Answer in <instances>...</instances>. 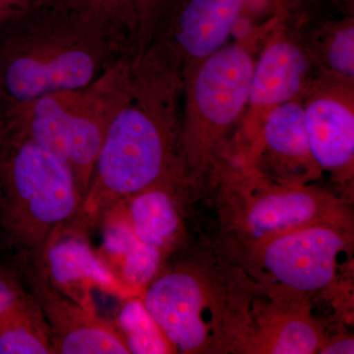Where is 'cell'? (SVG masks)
I'll use <instances>...</instances> for the list:
<instances>
[{
	"label": "cell",
	"instance_id": "cell-1",
	"mask_svg": "<svg viewBox=\"0 0 354 354\" xmlns=\"http://www.w3.org/2000/svg\"><path fill=\"white\" fill-rule=\"evenodd\" d=\"M180 76L148 53L132 57L129 94L95 158L77 218L88 228L122 200L185 179L176 97Z\"/></svg>",
	"mask_w": 354,
	"mask_h": 354
},
{
	"label": "cell",
	"instance_id": "cell-2",
	"mask_svg": "<svg viewBox=\"0 0 354 354\" xmlns=\"http://www.w3.org/2000/svg\"><path fill=\"white\" fill-rule=\"evenodd\" d=\"M127 55V35L108 21L50 0L26 2L0 21L1 106L83 87Z\"/></svg>",
	"mask_w": 354,
	"mask_h": 354
},
{
	"label": "cell",
	"instance_id": "cell-3",
	"mask_svg": "<svg viewBox=\"0 0 354 354\" xmlns=\"http://www.w3.org/2000/svg\"><path fill=\"white\" fill-rule=\"evenodd\" d=\"M199 257L158 272L141 299L176 353H235L245 332L251 277Z\"/></svg>",
	"mask_w": 354,
	"mask_h": 354
},
{
	"label": "cell",
	"instance_id": "cell-4",
	"mask_svg": "<svg viewBox=\"0 0 354 354\" xmlns=\"http://www.w3.org/2000/svg\"><path fill=\"white\" fill-rule=\"evenodd\" d=\"M80 193L66 162L3 114L0 121V232L24 257L78 216Z\"/></svg>",
	"mask_w": 354,
	"mask_h": 354
},
{
	"label": "cell",
	"instance_id": "cell-5",
	"mask_svg": "<svg viewBox=\"0 0 354 354\" xmlns=\"http://www.w3.org/2000/svg\"><path fill=\"white\" fill-rule=\"evenodd\" d=\"M131 58H120L83 87L1 106L4 116L68 165L82 202L106 133L129 94Z\"/></svg>",
	"mask_w": 354,
	"mask_h": 354
},
{
	"label": "cell",
	"instance_id": "cell-6",
	"mask_svg": "<svg viewBox=\"0 0 354 354\" xmlns=\"http://www.w3.org/2000/svg\"><path fill=\"white\" fill-rule=\"evenodd\" d=\"M270 31L235 39L184 70L181 153L184 169L199 177L227 162L230 135L248 101L258 41Z\"/></svg>",
	"mask_w": 354,
	"mask_h": 354
},
{
	"label": "cell",
	"instance_id": "cell-7",
	"mask_svg": "<svg viewBox=\"0 0 354 354\" xmlns=\"http://www.w3.org/2000/svg\"><path fill=\"white\" fill-rule=\"evenodd\" d=\"M215 176L220 177L218 216L227 258L295 228L353 225L342 200L308 184L279 183L241 162L223 165Z\"/></svg>",
	"mask_w": 354,
	"mask_h": 354
},
{
	"label": "cell",
	"instance_id": "cell-8",
	"mask_svg": "<svg viewBox=\"0 0 354 354\" xmlns=\"http://www.w3.org/2000/svg\"><path fill=\"white\" fill-rule=\"evenodd\" d=\"M317 0H176L146 50L183 77L228 44L309 14Z\"/></svg>",
	"mask_w": 354,
	"mask_h": 354
},
{
	"label": "cell",
	"instance_id": "cell-9",
	"mask_svg": "<svg viewBox=\"0 0 354 354\" xmlns=\"http://www.w3.org/2000/svg\"><path fill=\"white\" fill-rule=\"evenodd\" d=\"M353 225L314 223L277 235L228 258L261 283L304 295L334 285Z\"/></svg>",
	"mask_w": 354,
	"mask_h": 354
},
{
	"label": "cell",
	"instance_id": "cell-10",
	"mask_svg": "<svg viewBox=\"0 0 354 354\" xmlns=\"http://www.w3.org/2000/svg\"><path fill=\"white\" fill-rule=\"evenodd\" d=\"M326 337L308 295L253 279L246 329L235 353H318Z\"/></svg>",
	"mask_w": 354,
	"mask_h": 354
},
{
	"label": "cell",
	"instance_id": "cell-11",
	"mask_svg": "<svg viewBox=\"0 0 354 354\" xmlns=\"http://www.w3.org/2000/svg\"><path fill=\"white\" fill-rule=\"evenodd\" d=\"M307 16L292 18L268 35L256 57L248 101L241 123L244 148L252 142L268 113L286 102L302 99L311 85L314 55L295 37V25Z\"/></svg>",
	"mask_w": 354,
	"mask_h": 354
},
{
	"label": "cell",
	"instance_id": "cell-12",
	"mask_svg": "<svg viewBox=\"0 0 354 354\" xmlns=\"http://www.w3.org/2000/svg\"><path fill=\"white\" fill-rule=\"evenodd\" d=\"M88 230L75 216L57 227L38 252L26 258L51 286L90 313L97 314L94 298L97 291L120 300L141 297L104 265L91 246Z\"/></svg>",
	"mask_w": 354,
	"mask_h": 354
},
{
	"label": "cell",
	"instance_id": "cell-13",
	"mask_svg": "<svg viewBox=\"0 0 354 354\" xmlns=\"http://www.w3.org/2000/svg\"><path fill=\"white\" fill-rule=\"evenodd\" d=\"M353 81L328 73L311 83L304 102L310 152L321 171L344 184L353 179Z\"/></svg>",
	"mask_w": 354,
	"mask_h": 354
},
{
	"label": "cell",
	"instance_id": "cell-14",
	"mask_svg": "<svg viewBox=\"0 0 354 354\" xmlns=\"http://www.w3.org/2000/svg\"><path fill=\"white\" fill-rule=\"evenodd\" d=\"M19 264L27 290L50 326L55 354H130L113 323L58 291L31 260L22 257Z\"/></svg>",
	"mask_w": 354,
	"mask_h": 354
},
{
	"label": "cell",
	"instance_id": "cell-15",
	"mask_svg": "<svg viewBox=\"0 0 354 354\" xmlns=\"http://www.w3.org/2000/svg\"><path fill=\"white\" fill-rule=\"evenodd\" d=\"M304 100L281 104L266 115L241 162L279 183L308 184L321 171L310 152Z\"/></svg>",
	"mask_w": 354,
	"mask_h": 354
},
{
	"label": "cell",
	"instance_id": "cell-16",
	"mask_svg": "<svg viewBox=\"0 0 354 354\" xmlns=\"http://www.w3.org/2000/svg\"><path fill=\"white\" fill-rule=\"evenodd\" d=\"M183 183L184 179H181L158 184L113 206L127 220L140 241L158 249L165 256L176 248L183 237L178 195Z\"/></svg>",
	"mask_w": 354,
	"mask_h": 354
},
{
	"label": "cell",
	"instance_id": "cell-17",
	"mask_svg": "<svg viewBox=\"0 0 354 354\" xmlns=\"http://www.w3.org/2000/svg\"><path fill=\"white\" fill-rule=\"evenodd\" d=\"M95 225H101L102 230L97 255L116 278L142 295L162 269L165 256L140 241L114 207L106 209Z\"/></svg>",
	"mask_w": 354,
	"mask_h": 354
},
{
	"label": "cell",
	"instance_id": "cell-18",
	"mask_svg": "<svg viewBox=\"0 0 354 354\" xmlns=\"http://www.w3.org/2000/svg\"><path fill=\"white\" fill-rule=\"evenodd\" d=\"M0 354H55L50 326L34 297L0 319Z\"/></svg>",
	"mask_w": 354,
	"mask_h": 354
},
{
	"label": "cell",
	"instance_id": "cell-19",
	"mask_svg": "<svg viewBox=\"0 0 354 354\" xmlns=\"http://www.w3.org/2000/svg\"><path fill=\"white\" fill-rule=\"evenodd\" d=\"M116 315V329L122 335L130 354L176 353L155 319L149 313L141 297L121 300Z\"/></svg>",
	"mask_w": 354,
	"mask_h": 354
},
{
	"label": "cell",
	"instance_id": "cell-20",
	"mask_svg": "<svg viewBox=\"0 0 354 354\" xmlns=\"http://www.w3.org/2000/svg\"><path fill=\"white\" fill-rule=\"evenodd\" d=\"M176 0H121L123 19L133 55L151 44L158 26Z\"/></svg>",
	"mask_w": 354,
	"mask_h": 354
},
{
	"label": "cell",
	"instance_id": "cell-21",
	"mask_svg": "<svg viewBox=\"0 0 354 354\" xmlns=\"http://www.w3.org/2000/svg\"><path fill=\"white\" fill-rule=\"evenodd\" d=\"M327 38L319 46V57L328 73L353 81L354 24L353 18L330 26Z\"/></svg>",
	"mask_w": 354,
	"mask_h": 354
},
{
	"label": "cell",
	"instance_id": "cell-22",
	"mask_svg": "<svg viewBox=\"0 0 354 354\" xmlns=\"http://www.w3.org/2000/svg\"><path fill=\"white\" fill-rule=\"evenodd\" d=\"M50 1L108 21L120 28L127 37L121 0H50Z\"/></svg>",
	"mask_w": 354,
	"mask_h": 354
},
{
	"label": "cell",
	"instance_id": "cell-23",
	"mask_svg": "<svg viewBox=\"0 0 354 354\" xmlns=\"http://www.w3.org/2000/svg\"><path fill=\"white\" fill-rule=\"evenodd\" d=\"M31 298L16 274L0 266V319Z\"/></svg>",
	"mask_w": 354,
	"mask_h": 354
},
{
	"label": "cell",
	"instance_id": "cell-24",
	"mask_svg": "<svg viewBox=\"0 0 354 354\" xmlns=\"http://www.w3.org/2000/svg\"><path fill=\"white\" fill-rule=\"evenodd\" d=\"M321 354H349L354 353V342L353 337L339 335L337 337H326L322 346L319 349Z\"/></svg>",
	"mask_w": 354,
	"mask_h": 354
},
{
	"label": "cell",
	"instance_id": "cell-25",
	"mask_svg": "<svg viewBox=\"0 0 354 354\" xmlns=\"http://www.w3.org/2000/svg\"><path fill=\"white\" fill-rule=\"evenodd\" d=\"M339 1L342 2V3L346 4V6H351V3L353 4V0H339Z\"/></svg>",
	"mask_w": 354,
	"mask_h": 354
},
{
	"label": "cell",
	"instance_id": "cell-26",
	"mask_svg": "<svg viewBox=\"0 0 354 354\" xmlns=\"http://www.w3.org/2000/svg\"><path fill=\"white\" fill-rule=\"evenodd\" d=\"M0 120H1V95H0Z\"/></svg>",
	"mask_w": 354,
	"mask_h": 354
},
{
	"label": "cell",
	"instance_id": "cell-27",
	"mask_svg": "<svg viewBox=\"0 0 354 354\" xmlns=\"http://www.w3.org/2000/svg\"><path fill=\"white\" fill-rule=\"evenodd\" d=\"M24 1L29 2V1H32V0H24Z\"/></svg>",
	"mask_w": 354,
	"mask_h": 354
}]
</instances>
